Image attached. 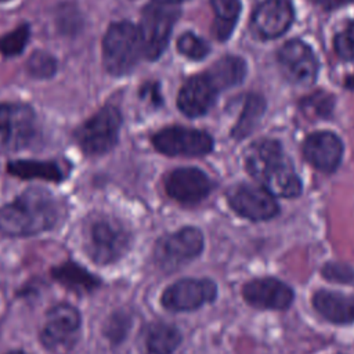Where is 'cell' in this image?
I'll list each match as a JSON object with an SVG mask.
<instances>
[{"instance_id": "obj_1", "label": "cell", "mask_w": 354, "mask_h": 354, "mask_svg": "<svg viewBox=\"0 0 354 354\" xmlns=\"http://www.w3.org/2000/svg\"><path fill=\"white\" fill-rule=\"evenodd\" d=\"M61 214V203L51 191L29 187L0 207V232L11 238L32 236L51 230Z\"/></svg>"}, {"instance_id": "obj_2", "label": "cell", "mask_w": 354, "mask_h": 354, "mask_svg": "<svg viewBox=\"0 0 354 354\" xmlns=\"http://www.w3.org/2000/svg\"><path fill=\"white\" fill-rule=\"evenodd\" d=\"M248 173L271 195L292 198L301 192V181L293 165L275 140L253 142L245 155Z\"/></svg>"}, {"instance_id": "obj_3", "label": "cell", "mask_w": 354, "mask_h": 354, "mask_svg": "<svg viewBox=\"0 0 354 354\" xmlns=\"http://www.w3.org/2000/svg\"><path fill=\"white\" fill-rule=\"evenodd\" d=\"M130 232L116 218L98 216L83 231L84 250L93 263L106 266L122 259L130 248Z\"/></svg>"}, {"instance_id": "obj_4", "label": "cell", "mask_w": 354, "mask_h": 354, "mask_svg": "<svg viewBox=\"0 0 354 354\" xmlns=\"http://www.w3.org/2000/svg\"><path fill=\"white\" fill-rule=\"evenodd\" d=\"M142 55L138 26L129 21L113 22L102 39V64L108 73L123 76L133 71Z\"/></svg>"}, {"instance_id": "obj_5", "label": "cell", "mask_w": 354, "mask_h": 354, "mask_svg": "<svg viewBox=\"0 0 354 354\" xmlns=\"http://www.w3.org/2000/svg\"><path fill=\"white\" fill-rule=\"evenodd\" d=\"M122 115L113 105H105L83 122L73 133L80 149L90 156L109 152L118 142Z\"/></svg>"}, {"instance_id": "obj_6", "label": "cell", "mask_w": 354, "mask_h": 354, "mask_svg": "<svg viewBox=\"0 0 354 354\" xmlns=\"http://www.w3.org/2000/svg\"><path fill=\"white\" fill-rule=\"evenodd\" d=\"M180 10L167 3L155 1L144 7L138 25L142 57L153 61L162 55Z\"/></svg>"}, {"instance_id": "obj_7", "label": "cell", "mask_w": 354, "mask_h": 354, "mask_svg": "<svg viewBox=\"0 0 354 354\" xmlns=\"http://www.w3.org/2000/svg\"><path fill=\"white\" fill-rule=\"evenodd\" d=\"M37 134L35 111L19 102L0 104V151L18 152L33 144Z\"/></svg>"}, {"instance_id": "obj_8", "label": "cell", "mask_w": 354, "mask_h": 354, "mask_svg": "<svg viewBox=\"0 0 354 354\" xmlns=\"http://www.w3.org/2000/svg\"><path fill=\"white\" fill-rule=\"evenodd\" d=\"M80 326L82 315L75 306L69 303L55 304L46 313L40 342L50 351H65L76 343Z\"/></svg>"}, {"instance_id": "obj_9", "label": "cell", "mask_w": 354, "mask_h": 354, "mask_svg": "<svg viewBox=\"0 0 354 354\" xmlns=\"http://www.w3.org/2000/svg\"><path fill=\"white\" fill-rule=\"evenodd\" d=\"M203 249V235L198 228L185 227L177 232L162 236L153 250L155 261L166 271L195 259Z\"/></svg>"}, {"instance_id": "obj_10", "label": "cell", "mask_w": 354, "mask_h": 354, "mask_svg": "<svg viewBox=\"0 0 354 354\" xmlns=\"http://www.w3.org/2000/svg\"><path fill=\"white\" fill-rule=\"evenodd\" d=\"M156 151L167 156H202L212 151V137L201 130L187 127H166L153 134Z\"/></svg>"}, {"instance_id": "obj_11", "label": "cell", "mask_w": 354, "mask_h": 354, "mask_svg": "<svg viewBox=\"0 0 354 354\" xmlns=\"http://www.w3.org/2000/svg\"><path fill=\"white\" fill-rule=\"evenodd\" d=\"M216 296L217 286L213 281L185 278L165 289L162 304L171 311H191L213 301Z\"/></svg>"}, {"instance_id": "obj_12", "label": "cell", "mask_w": 354, "mask_h": 354, "mask_svg": "<svg viewBox=\"0 0 354 354\" xmlns=\"http://www.w3.org/2000/svg\"><path fill=\"white\" fill-rule=\"evenodd\" d=\"M283 76L293 84L310 86L317 79L318 61L308 44L301 40L286 41L278 53Z\"/></svg>"}, {"instance_id": "obj_13", "label": "cell", "mask_w": 354, "mask_h": 354, "mask_svg": "<svg viewBox=\"0 0 354 354\" xmlns=\"http://www.w3.org/2000/svg\"><path fill=\"white\" fill-rule=\"evenodd\" d=\"M231 207L242 217L260 221L278 214L279 207L274 195L263 187L252 184H238L227 194Z\"/></svg>"}, {"instance_id": "obj_14", "label": "cell", "mask_w": 354, "mask_h": 354, "mask_svg": "<svg viewBox=\"0 0 354 354\" xmlns=\"http://www.w3.org/2000/svg\"><path fill=\"white\" fill-rule=\"evenodd\" d=\"M165 188L170 198L191 205L206 198L213 188V183L196 167H180L166 176Z\"/></svg>"}, {"instance_id": "obj_15", "label": "cell", "mask_w": 354, "mask_h": 354, "mask_svg": "<svg viewBox=\"0 0 354 354\" xmlns=\"http://www.w3.org/2000/svg\"><path fill=\"white\" fill-rule=\"evenodd\" d=\"M243 299L253 307L285 310L293 301V290L275 278H257L242 289Z\"/></svg>"}, {"instance_id": "obj_16", "label": "cell", "mask_w": 354, "mask_h": 354, "mask_svg": "<svg viewBox=\"0 0 354 354\" xmlns=\"http://www.w3.org/2000/svg\"><path fill=\"white\" fill-rule=\"evenodd\" d=\"M303 155L315 169L324 173H332L342 160L343 144L340 138L330 131H317L306 138Z\"/></svg>"}, {"instance_id": "obj_17", "label": "cell", "mask_w": 354, "mask_h": 354, "mask_svg": "<svg viewBox=\"0 0 354 354\" xmlns=\"http://www.w3.org/2000/svg\"><path fill=\"white\" fill-rule=\"evenodd\" d=\"M217 93V88L206 73L195 75L183 84L177 105L188 118H198L212 108Z\"/></svg>"}, {"instance_id": "obj_18", "label": "cell", "mask_w": 354, "mask_h": 354, "mask_svg": "<svg viewBox=\"0 0 354 354\" xmlns=\"http://www.w3.org/2000/svg\"><path fill=\"white\" fill-rule=\"evenodd\" d=\"M292 19L293 8L289 0H266L256 8L252 22L260 36L274 39L288 30Z\"/></svg>"}, {"instance_id": "obj_19", "label": "cell", "mask_w": 354, "mask_h": 354, "mask_svg": "<svg viewBox=\"0 0 354 354\" xmlns=\"http://www.w3.org/2000/svg\"><path fill=\"white\" fill-rule=\"evenodd\" d=\"M314 308L333 324L354 322V296L340 292L318 290L313 296Z\"/></svg>"}, {"instance_id": "obj_20", "label": "cell", "mask_w": 354, "mask_h": 354, "mask_svg": "<svg viewBox=\"0 0 354 354\" xmlns=\"http://www.w3.org/2000/svg\"><path fill=\"white\" fill-rule=\"evenodd\" d=\"M51 277L65 289L77 295L91 293L101 285V281L94 274L71 260L53 267Z\"/></svg>"}, {"instance_id": "obj_21", "label": "cell", "mask_w": 354, "mask_h": 354, "mask_svg": "<svg viewBox=\"0 0 354 354\" xmlns=\"http://www.w3.org/2000/svg\"><path fill=\"white\" fill-rule=\"evenodd\" d=\"M7 171L22 180H44L59 183L65 178L61 166L54 160L17 159L7 163Z\"/></svg>"}, {"instance_id": "obj_22", "label": "cell", "mask_w": 354, "mask_h": 354, "mask_svg": "<svg viewBox=\"0 0 354 354\" xmlns=\"http://www.w3.org/2000/svg\"><path fill=\"white\" fill-rule=\"evenodd\" d=\"M212 80L217 91L239 84L246 73V65L242 58L234 55H225L214 62L207 72H205Z\"/></svg>"}, {"instance_id": "obj_23", "label": "cell", "mask_w": 354, "mask_h": 354, "mask_svg": "<svg viewBox=\"0 0 354 354\" xmlns=\"http://www.w3.org/2000/svg\"><path fill=\"white\" fill-rule=\"evenodd\" d=\"M180 342V330L165 322H155L149 325L145 335V346L151 354H173Z\"/></svg>"}, {"instance_id": "obj_24", "label": "cell", "mask_w": 354, "mask_h": 354, "mask_svg": "<svg viewBox=\"0 0 354 354\" xmlns=\"http://www.w3.org/2000/svg\"><path fill=\"white\" fill-rule=\"evenodd\" d=\"M213 12H214V24L213 33L218 40H225L230 37L235 22L238 19L241 11L239 0H210Z\"/></svg>"}, {"instance_id": "obj_25", "label": "cell", "mask_w": 354, "mask_h": 354, "mask_svg": "<svg viewBox=\"0 0 354 354\" xmlns=\"http://www.w3.org/2000/svg\"><path fill=\"white\" fill-rule=\"evenodd\" d=\"M264 108H266V104L260 95H256V94L249 95L246 98L242 115L232 130V136L236 140H242L248 134H250L252 130L256 127L257 122L260 120L264 112Z\"/></svg>"}, {"instance_id": "obj_26", "label": "cell", "mask_w": 354, "mask_h": 354, "mask_svg": "<svg viewBox=\"0 0 354 354\" xmlns=\"http://www.w3.org/2000/svg\"><path fill=\"white\" fill-rule=\"evenodd\" d=\"M57 59L50 53L36 50L26 59L25 69L30 77L44 80L51 79L57 73Z\"/></svg>"}, {"instance_id": "obj_27", "label": "cell", "mask_w": 354, "mask_h": 354, "mask_svg": "<svg viewBox=\"0 0 354 354\" xmlns=\"http://www.w3.org/2000/svg\"><path fill=\"white\" fill-rule=\"evenodd\" d=\"M30 28L28 24H22L12 29L11 32H7L0 37V53L4 57H17L24 50L29 40Z\"/></svg>"}, {"instance_id": "obj_28", "label": "cell", "mask_w": 354, "mask_h": 354, "mask_svg": "<svg viewBox=\"0 0 354 354\" xmlns=\"http://www.w3.org/2000/svg\"><path fill=\"white\" fill-rule=\"evenodd\" d=\"M177 50L191 59H202L209 53V46L194 33L187 32L178 39Z\"/></svg>"}, {"instance_id": "obj_29", "label": "cell", "mask_w": 354, "mask_h": 354, "mask_svg": "<svg viewBox=\"0 0 354 354\" xmlns=\"http://www.w3.org/2000/svg\"><path fill=\"white\" fill-rule=\"evenodd\" d=\"M332 106H333V98L324 91L314 93L303 98L301 101L303 111H306V113H313L317 118L328 116L332 112Z\"/></svg>"}, {"instance_id": "obj_30", "label": "cell", "mask_w": 354, "mask_h": 354, "mask_svg": "<svg viewBox=\"0 0 354 354\" xmlns=\"http://www.w3.org/2000/svg\"><path fill=\"white\" fill-rule=\"evenodd\" d=\"M129 326H130L129 317L123 313H115L108 318L104 326V333L111 342L119 343L120 340L124 339L129 330Z\"/></svg>"}, {"instance_id": "obj_31", "label": "cell", "mask_w": 354, "mask_h": 354, "mask_svg": "<svg viewBox=\"0 0 354 354\" xmlns=\"http://www.w3.org/2000/svg\"><path fill=\"white\" fill-rule=\"evenodd\" d=\"M335 50L343 59H354V21L335 37Z\"/></svg>"}, {"instance_id": "obj_32", "label": "cell", "mask_w": 354, "mask_h": 354, "mask_svg": "<svg viewBox=\"0 0 354 354\" xmlns=\"http://www.w3.org/2000/svg\"><path fill=\"white\" fill-rule=\"evenodd\" d=\"M324 275L333 281L340 282H350L354 278V272L350 267L339 263H332L324 267Z\"/></svg>"}, {"instance_id": "obj_33", "label": "cell", "mask_w": 354, "mask_h": 354, "mask_svg": "<svg viewBox=\"0 0 354 354\" xmlns=\"http://www.w3.org/2000/svg\"><path fill=\"white\" fill-rule=\"evenodd\" d=\"M313 3H315L317 6H319L324 10H333L336 7H340L343 4H348V3H354V0H311Z\"/></svg>"}, {"instance_id": "obj_34", "label": "cell", "mask_w": 354, "mask_h": 354, "mask_svg": "<svg viewBox=\"0 0 354 354\" xmlns=\"http://www.w3.org/2000/svg\"><path fill=\"white\" fill-rule=\"evenodd\" d=\"M141 95L142 97H149V100L153 104H160V97L158 94V87L155 84H145L141 88Z\"/></svg>"}, {"instance_id": "obj_35", "label": "cell", "mask_w": 354, "mask_h": 354, "mask_svg": "<svg viewBox=\"0 0 354 354\" xmlns=\"http://www.w3.org/2000/svg\"><path fill=\"white\" fill-rule=\"evenodd\" d=\"M346 87L350 88V90H354V76L347 77V80H346Z\"/></svg>"}, {"instance_id": "obj_36", "label": "cell", "mask_w": 354, "mask_h": 354, "mask_svg": "<svg viewBox=\"0 0 354 354\" xmlns=\"http://www.w3.org/2000/svg\"><path fill=\"white\" fill-rule=\"evenodd\" d=\"M158 3H167V4H173V3H180V1H184V0H155Z\"/></svg>"}, {"instance_id": "obj_37", "label": "cell", "mask_w": 354, "mask_h": 354, "mask_svg": "<svg viewBox=\"0 0 354 354\" xmlns=\"http://www.w3.org/2000/svg\"><path fill=\"white\" fill-rule=\"evenodd\" d=\"M7 354H26V353H24L22 350H11V351H8Z\"/></svg>"}, {"instance_id": "obj_38", "label": "cell", "mask_w": 354, "mask_h": 354, "mask_svg": "<svg viewBox=\"0 0 354 354\" xmlns=\"http://www.w3.org/2000/svg\"><path fill=\"white\" fill-rule=\"evenodd\" d=\"M0 1H8V0H0Z\"/></svg>"}]
</instances>
